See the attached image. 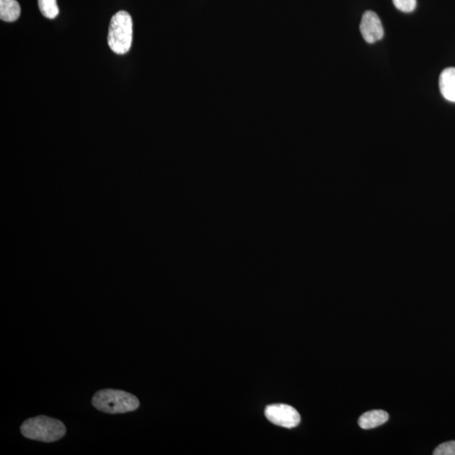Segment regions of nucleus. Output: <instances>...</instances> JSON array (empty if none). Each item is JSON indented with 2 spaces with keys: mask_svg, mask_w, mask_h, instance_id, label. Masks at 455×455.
Wrapping results in <instances>:
<instances>
[{
  "mask_svg": "<svg viewBox=\"0 0 455 455\" xmlns=\"http://www.w3.org/2000/svg\"><path fill=\"white\" fill-rule=\"evenodd\" d=\"M23 436L45 443L60 440L66 434V427L60 420L38 416L27 419L21 427Z\"/></svg>",
  "mask_w": 455,
  "mask_h": 455,
  "instance_id": "1",
  "label": "nucleus"
},
{
  "mask_svg": "<svg viewBox=\"0 0 455 455\" xmlns=\"http://www.w3.org/2000/svg\"><path fill=\"white\" fill-rule=\"evenodd\" d=\"M92 404L97 410L105 413L119 414L137 410L140 403L130 393L107 389L96 393Z\"/></svg>",
  "mask_w": 455,
  "mask_h": 455,
  "instance_id": "2",
  "label": "nucleus"
},
{
  "mask_svg": "<svg viewBox=\"0 0 455 455\" xmlns=\"http://www.w3.org/2000/svg\"><path fill=\"white\" fill-rule=\"evenodd\" d=\"M107 42L111 51L119 55L130 50L133 42V19L127 11L121 10L112 17Z\"/></svg>",
  "mask_w": 455,
  "mask_h": 455,
  "instance_id": "3",
  "label": "nucleus"
},
{
  "mask_svg": "<svg viewBox=\"0 0 455 455\" xmlns=\"http://www.w3.org/2000/svg\"><path fill=\"white\" fill-rule=\"evenodd\" d=\"M265 415L271 423L286 429H294L301 420L296 409L285 404H270L266 408Z\"/></svg>",
  "mask_w": 455,
  "mask_h": 455,
  "instance_id": "4",
  "label": "nucleus"
},
{
  "mask_svg": "<svg viewBox=\"0 0 455 455\" xmlns=\"http://www.w3.org/2000/svg\"><path fill=\"white\" fill-rule=\"evenodd\" d=\"M360 32L368 44H375L381 40L384 37V32L378 15L371 10L366 11L362 17Z\"/></svg>",
  "mask_w": 455,
  "mask_h": 455,
  "instance_id": "5",
  "label": "nucleus"
},
{
  "mask_svg": "<svg viewBox=\"0 0 455 455\" xmlns=\"http://www.w3.org/2000/svg\"><path fill=\"white\" fill-rule=\"evenodd\" d=\"M439 88L447 100L455 103V68L443 70L439 78Z\"/></svg>",
  "mask_w": 455,
  "mask_h": 455,
  "instance_id": "6",
  "label": "nucleus"
},
{
  "mask_svg": "<svg viewBox=\"0 0 455 455\" xmlns=\"http://www.w3.org/2000/svg\"><path fill=\"white\" fill-rule=\"evenodd\" d=\"M389 420V414L382 410H373L362 415L359 420V425L363 429H372L386 423Z\"/></svg>",
  "mask_w": 455,
  "mask_h": 455,
  "instance_id": "7",
  "label": "nucleus"
},
{
  "mask_svg": "<svg viewBox=\"0 0 455 455\" xmlns=\"http://www.w3.org/2000/svg\"><path fill=\"white\" fill-rule=\"evenodd\" d=\"M21 15V7L17 0H0V18L6 22H14Z\"/></svg>",
  "mask_w": 455,
  "mask_h": 455,
  "instance_id": "8",
  "label": "nucleus"
},
{
  "mask_svg": "<svg viewBox=\"0 0 455 455\" xmlns=\"http://www.w3.org/2000/svg\"><path fill=\"white\" fill-rule=\"evenodd\" d=\"M38 6L46 18L55 19L60 14L57 0H38Z\"/></svg>",
  "mask_w": 455,
  "mask_h": 455,
  "instance_id": "9",
  "label": "nucleus"
},
{
  "mask_svg": "<svg viewBox=\"0 0 455 455\" xmlns=\"http://www.w3.org/2000/svg\"><path fill=\"white\" fill-rule=\"evenodd\" d=\"M398 9L404 13H411L417 7V0H393Z\"/></svg>",
  "mask_w": 455,
  "mask_h": 455,
  "instance_id": "10",
  "label": "nucleus"
},
{
  "mask_svg": "<svg viewBox=\"0 0 455 455\" xmlns=\"http://www.w3.org/2000/svg\"><path fill=\"white\" fill-rule=\"evenodd\" d=\"M434 455H455V441L442 443L434 450Z\"/></svg>",
  "mask_w": 455,
  "mask_h": 455,
  "instance_id": "11",
  "label": "nucleus"
}]
</instances>
